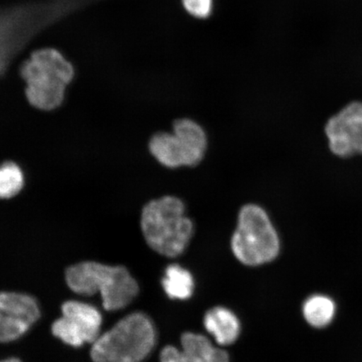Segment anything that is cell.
<instances>
[{
	"label": "cell",
	"mask_w": 362,
	"mask_h": 362,
	"mask_svg": "<svg viewBox=\"0 0 362 362\" xmlns=\"http://www.w3.org/2000/svg\"><path fill=\"white\" fill-rule=\"evenodd\" d=\"M21 74L27 84L25 93L31 105L49 111L61 105L74 69L57 49L47 48L31 54L23 63Z\"/></svg>",
	"instance_id": "3"
},
{
	"label": "cell",
	"mask_w": 362,
	"mask_h": 362,
	"mask_svg": "<svg viewBox=\"0 0 362 362\" xmlns=\"http://www.w3.org/2000/svg\"><path fill=\"white\" fill-rule=\"evenodd\" d=\"M162 287L171 300H187L193 296L194 279L189 271L179 264L167 267Z\"/></svg>",
	"instance_id": "12"
},
{
	"label": "cell",
	"mask_w": 362,
	"mask_h": 362,
	"mask_svg": "<svg viewBox=\"0 0 362 362\" xmlns=\"http://www.w3.org/2000/svg\"><path fill=\"white\" fill-rule=\"evenodd\" d=\"M207 136L197 122L180 119L173 124V134L160 132L149 141V151L167 168L197 166L207 149Z\"/></svg>",
	"instance_id": "6"
},
{
	"label": "cell",
	"mask_w": 362,
	"mask_h": 362,
	"mask_svg": "<svg viewBox=\"0 0 362 362\" xmlns=\"http://www.w3.org/2000/svg\"><path fill=\"white\" fill-rule=\"evenodd\" d=\"M141 228L148 245L167 257L182 255L194 234L185 203L174 196L149 202L142 211Z\"/></svg>",
	"instance_id": "1"
},
{
	"label": "cell",
	"mask_w": 362,
	"mask_h": 362,
	"mask_svg": "<svg viewBox=\"0 0 362 362\" xmlns=\"http://www.w3.org/2000/svg\"><path fill=\"white\" fill-rule=\"evenodd\" d=\"M204 327L220 346H230L241 334V323L232 310L223 306L211 308L204 316Z\"/></svg>",
	"instance_id": "10"
},
{
	"label": "cell",
	"mask_w": 362,
	"mask_h": 362,
	"mask_svg": "<svg viewBox=\"0 0 362 362\" xmlns=\"http://www.w3.org/2000/svg\"><path fill=\"white\" fill-rule=\"evenodd\" d=\"M66 279L71 291L81 296L101 293L103 308L107 311L124 309L139 292L137 281L123 266L80 262L66 269Z\"/></svg>",
	"instance_id": "2"
},
{
	"label": "cell",
	"mask_w": 362,
	"mask_h": 362,
	"mask_svg": "<svg viewBox=\"0 0 362 362\" xmlns=\"http://www.w3.org/2000/svg\"><path fill=\"white\" fill-rule=\"evenodd\" d=\"M24 185V175L15 163L7 162L0 165V198L15 197Z\"/></svg>",
	"instance_id": "14"
},
{
	"label": "cell",
	"mask_w": 362,
	"mask_h": 362,
	"mask_svg": "<svg viewBox=\"0 0 362 362\" xmlns=\"http://www.w3.org/2000/svg\"><path fill=\"white\" fill-rule=\"evenodd\" d=\"M306 322L315 328H324L332 322L336 305L328 296L315 294L307 298L302 308Z\"/></svg>",
	"instance_id": "13"
},
{
	"label": "cell",
	"mask_w": 362,
	"mask_h": 362,
	"mask_svg": "<svg viewBox=\"0 0 362 362\" xmlns=\"http://www.w3.org/2000/svg\"><path fill=\"white\" fill-rule=\"evenodd\" d=\"M329 147L334 156L349 158L362 155V103L353 102L325 125Z\"/></svg>",
	"instance_id": "8"
},
{
	"label": "cell",
	"mask_w": 362,
	"mask_h": 362,
	"mask_svg": "<svg viewBox=\"0 0 362 362\" xmlns=\"http://www.w3.org/2000/svg\"><path fill=\"white\" fill-rule=\"evenodd\" d=\"M182 349L167 346L160 353V362H230L228 353L212 345L202 334L187 332L180 338Z\"/></svg>",
	"instance_id": "9"
},
{
	"label": "cell",
	"mask_w": 362,
	"mask_h": 362,
	"mask_svg": "<svg viewBox=\"0 0 362 362\" xmlns=\"http://www.w3.org/2000/svg\"><path fill=\"white\" fill-rule=\"evenodd\" d=\"M0 310L31 325L40 319L37 300L30 294L16 292L0 293Z\"/></svg>",
	"instance_id": "11"
},
{
	"label": "cell",
	"mask_w": 362,
	"mask_h": 362,
	"mask_svg": "<svg viewBox=\"0 0 362 362\" xmlns=\"http://www.w3.org/2000/svg\"><path fill=\"white\" fill-rule=\"evenodd\" d=\"M183 6L191 15L206 18L212 10V0H182Z\"/></svg>",
	"instance_id": "16"
},
{
	"label": "cell",
	"mask_w": 362,
	"mask_h": 362,
	"mask_svg": "<svg viewBox=\"0 0 362 362\" xmlns=\"http://www.w3.org/2000/svg\"><path fill=\"white\" fill-rule=\"evenodd\" d=\"M30 325L0 310V342L16 341L28 332Z\"/></svg>",
	"instance_id": "15"
},
{
	"label": "cell",
	"mask_w": 362,
	"mask_h": 362,
	"mask_svg": "<svg viewBox=\"0 0 362 362\" xmlns=\"http://www.w3.org/2000/svg\"><path fill=\"white\" fill-rule=\"evenodd\" d=\"M230 247L236 259L249 267L269 264L279 256V235L264 208L256 204L241 208Z\"/></svg>",
	"instance_id": "5"
},
{
	"label": "cell",
	"mask_w": 362,
	"mask_h": 362,
	"mask_svg": "<svg viewBox=\"0 0 362 362\" xmlns=\"http://www.w3.org/2000/svg\"><path fill=\"white\" fill-rule=\"evenodd\" d=\"M0 362H22L20 359L15 358V357H11V358L0 361Z\"/></svg>",
	"instance_id": "17"
},
{
	"label": "cell",
	"mask_w": 362,
	"mask_h": 362,
	"mask_svg": "<svg viewBox=\"0 0 362 362\" xmlns=\"http://www.w3.org/2000/svg\"><path fill=\"white\" fill-rule=\"evenodd\" d=\"M62 317L53 323L54 336L71 346L94 343L100 337L103 317L98 308L80 301H66L62 306Z\"/></svg>",
	"instance_id": "7"
},
{
	"label": "cell",
	"mask_w": 362,
	"mask_h": 362,
	"mask_svg": "<svg viewBox=\"0 0 362 362\" xmlns=\"http://www.w3.org/2000/svg\"><path fill=\"white\" fill-rule=\"evenodd\" d=\"M155 325L142 312L124 317L93 343V362H141L156 344Z\"/></svg>",
	"instance_id": "4"
}]
</instances>
